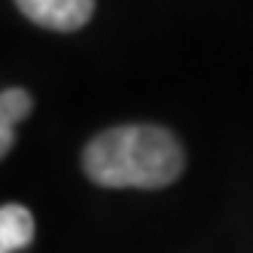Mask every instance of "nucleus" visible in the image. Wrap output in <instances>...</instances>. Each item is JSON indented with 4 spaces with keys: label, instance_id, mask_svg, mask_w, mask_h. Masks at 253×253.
<instances>
[{
    "label": "nucleus",
    "instance_id": "f03ea898",
    "mask_svg": "<svg viewBox=\"0 0 253 253\" xmlns=\"http://www.w3.org/2000/svg\"><path fill=\"white\" fill-rule=\"evenodd\" d=\"M25 19L49 31H77L88 25L95 0H15Z\"/></svg>",
    "mask_w": 253,
    "mask_h": 253
},
{
    "label": "nucleus",
    "instance_id": "f257e3e1",
    "mask_svg": "<svg viewBox=\"0 0 253 253\" xmlns=\"http://www.w3.org/2000/svg\"><path fill=\"white\" fill-rule=\"evenodd\" d=\"M180 140L162 125H119L83 150V171L107 189H162L183 174Z\"/></svg>",
    "mask_w": 253,
    "mask_h": 253
},
{
    "label": "nucleus",
    "instance_id": "20e7f679",
    "mask_svg": "<svg viewBox=\"0 0 253 253\" xmlns=\"http://www.w3.org/2000/svg\"><path fill=\"white\" fill-rule=\"evenodd\" d=\"M31 107L34 101L25 88H3V95H0V153L3 156H9L15 143V125L28 119Z\"/></svg>",
    "mask_w": 253,
    "mask_h": 253
},
{
    "label": "nucleus",
    "instance_id": "7ed1b4c3",
    "mask_svg": "<svg viewBox=\"0 0 253 253\" xmlns=\"http://www.w3.org/2000/svg\"><path fill=\"white\" fill-rule=\"evenodd\" d=\"M34 238V216L22 205L0 208V253H15Z\"/></svg>",
    "mask_w": 253,
    "mask_h": 253
}]
</instances>
